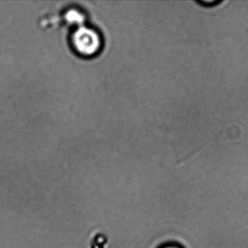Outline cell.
I'll return each instance as SVG.
<instances>
[{
    "label": "cell",
    "instance_id": "1",
    "mask_svg": "<svg viewBox=\"0 0 248 248\" xmlns=\"http://www.w3.org/2000/svg\"><path fill=\"white\" fill-rule=\"evenodd\" d=\"M71 45L76 52L84 57L98 53L101 48V38L97 31L87 26H80L73 33Z\"/></svg>",
    "mask_w": 248,
    "mask_h": 248
},
{
    "label": "cell",
    "instance_id": "3",
    "mask_svg": "<svg viewBox=\"0 0 248 248\" xmlns=\"http://www.w3.org/2000/svg\"><path fill=\"white\" fill-rule=\"evenodd\" d=\"M174 248V247H168V248Z\"/></svg>",
    "mask_w": 248,
    "mask_h": 248
},
{
    "label": "cell",
    "instance_id": "2",
    "mask_svg": "<svg viewBox=\"0 0 248 248\" xmlns=\"http://www.w3.org/2000/svg\"><path fill=\"white\" fill-rule=\"evenodd\" d=\"M65 19L69 24L77 26L78 27L82 26L85 22V16L82 12L76 9L68 10L65 13Z\"/></svg>",
    "mask_w": 248,
    "mask_h": 248
}]
</instances>
